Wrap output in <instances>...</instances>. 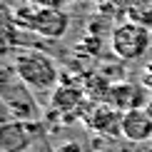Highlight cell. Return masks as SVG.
<instances>
[{"label":"cell","mask_w":152,"mask_h":152,"mask_svg":"<svg viewBox=\"0 0 152 152\" xmlns=\"http://www.w3.org/2000/svg\"><path fill=\"white\" fill-rule=\"evenodd\" d=\"M12 70L18 80L25 82L33 92H50L58 87L60 72L53 58L40 50H20L12 60Z\"/></svg>","instance_id":"6da1fadb"},{"label":"cell","mask_w":152,"mask_h":152,"mask_svg":"<svg viewBox=\"0 0 152 152\" xmlns=\"http://www.w3.org/2000/svg\"><path fill=\"white\" fill-rule=\"evenodd\" d=\"M18 25L23 23V28H30L33 33L42 37H62L70 28V18L67 12H62L58 8H37V5H23L15 12Z\"/></svg>","instance_id":"7a4b0ae2"},{"label":"cell","mask_w":152,"mask_h":152,"mask_svg":"<svg viewBox=\"0 0 152 152\" xmlns=\"http://www.w3.org/2000/svg\"><path fill=\"white\" fill-rule=\"evenodd\" d=\"M150 28H145L142 23H122L112 30L110 35V48L112 53L117 55L120 60L132 62V60H140L145 53L150 50Z\"/></svg>","instance_id":"3957f363"},{"label":"cell","mask_w":152,"mask_h":152,"mask_svg":"<svg viewBox=\"0 0 152 152\" xmlns=\"http://www.w3.org/2000/svg\"><path fill=\"white\" fill-rule=\"evenodd\" d=\"M37 127L33 120H10L0 130V147L3 152H25L35 142Z\"/></svg>","instance_id":"277c9868"},{"label":"cell","mask_w":152,"mask_h":152,"mask_svg":"<svg viewBox=\"0 0 152 152\" xmlns=\"http://www.w3.org/2000/svg\"><path fill=\"white\" fill-rule=\"evenodd\" d=\"M122 137L130 142H147L152 140V117L147 115L145 107L122 112Z\"/></svg>","instance_id":"5b68a950"},{"label":"cell","mask_w":152,"mask_h":152,"mask_svg":"<svg viewBox=\"0 0 152 152\" xmlns=\"http://www.w3.org/2000/svg\"><path fill=\"white\" fill-rule=\"evenodd\" d=\"M85 120H87V125H90L92 130L102 132V135H110V137L122 135V110L112 107L110 102L95 107Z\"/></svg>","instance_id":"8992f818"},{"label":"cell","mask_w":152,"mask_h":152,"mask_svg":"<svg viewBox=\"0 0 152 152\" xmlns=\"http://www.w3.org/2000/svg\"><path fill=\"white\" fill-rule=\"evenodd\" d=\"M145 100V92L140 85H132V82H120V85H112L107 90V102L117 110L127 112V110H135V107H145L147 102Z\"/></svg>","instance_id":"52a82bcc"},{"label":"cell","mask_w":152,"mask_h":152,"mask_svg":"<svg viewBox=\"0 0 152 152\" xmlns=\"http://www.w3.org/2000/svg\"><path fill=\"white\" fill-rule=\"evenodd\" d=\"M82 90L75 85H60L53 90V107L65 117H72V112H80Z\"/></svg>","instance_id":"ba28073f"},{"label":"cell","mask_w":152,"mask_h":152,"mask_svg":"<svg viewBox=\"0 0 152 152\" xmlns=\"http://www.w3.org/2000/svg\"><path fill=\"white\" fill-rule=\"evenodd\" d=\"M55 152H82V147H80V142H75V140H67V142L58 145V147H55Z\"/></svg>","instance_id":"9c48e42d"},{"label":"cell","mask_w":152,"mask_h":152,"mask_svg":"<svg viewBox=\"0 0 152 152\" xmlns=\"http://www.w3.org/2000/svg\"><path fill=\"white\" fill-rule=\"evenodd\" d=\"M145 110H147V115L152 117V100H147V105H145Z\"/></svg>","instance_id":"30bf717a"},{"label":"cell","mask_w":152,"mask_h":152,"mask_svg":"<svg viewBox=\"0 0 152 152\" xmlns=\"http://www.w3.org/2000/svg\"><path fill=\"white\" fill-rule=\"evenodd\" d=\"M150 3H152V0H150Z\"/></svg>","instance_id":"8fae6325"}]
</instances>
